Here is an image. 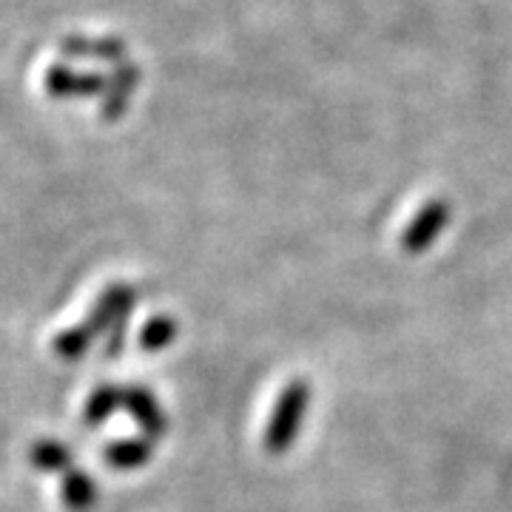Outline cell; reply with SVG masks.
<instances>
[{"instance_id": "1", "label": "cell", "mask_w": 512, "mask_h": 512, "mask_svg": "<svg viewBox=\"0 0 512 512\" xmlns=\"http://www.w3.org/2000/svg\"><path fill=\"white\" fill-rule=\"evenodd\" d=\"M308 404H311V387L305 382H291L282 390V396L274 407V416H271L268 430H265V447L271 453H285L296 441Z\"/></svg>"}, {"instance_id": "2", "label": "cell", "mask_w": 512, "mask_h": 512, "mask_svg": "<svg viewBox=\"0 0 512 512\" xmlns=\"http://www.w3.org/2000/svg\"><path fill=\"white\" fill-rule=\"evenodd\" d=\"M123 407L131 413V419L137 421V427L143 430L146 439H160V436H163L168 421H165L157 399L148 393L146 387H137V384H134V387H126V390H123Z\"/></svg>"}, {"instance_id": "3", "label": "cell", "mask_w": 512, "mask_h": 512, "mask_svg": "<svg viewBox=\"0 0 512 512\" xmlns=\"http://www.w3.org/2000/svg\"><path fill=\"white\" fill-rule=\"evenodd\" d=\"M134 302H137V293H134V288H126V285H111L109 291L97 299V305H94L92 313H89V322H86V325L94 330V336H97V333H109L111 325H114L117 319L131 316V311H134Z\"/></svg>"}, {"instance_id": "4", "label": "cell", "mask_w": 512, "mask_h": 512, "mask_svg": "<svg viewBox=\"0 0 512 512\" xmlns=\"http://www.w3.org/2000/svg\"><path fill=\"white\" fill-rule=\"evenodd\" d=\"M60 493H63V504L72 512H89L97 501V487L89 478V473H80V470H69L63 484H60Z\"/></svg>"}, {"instance_id": "5", "label": "cell", "mask_w": 512, "mask_h": 512, "mask_svg": "<svg viewBox=\"0 0 512 512\" xmlns=\"http://www.w3.org/2000/svg\"><path fill=\"white\" fill-rule=\"evenodd\" d=\"M148 458H151V444L148 439H126L114 441L106 450V461L117 470H134V467H143Z\"/></svg>"}, {"instance_id": "6", "label": "cell", "mask_w": 512, "mask_h": 512, "mask_svg": "<svg viewBox=\"0 0 512 512\" xmlns=\"http://www.w3.org/2000/svg\"><path fill=\"white\" fill-rule=\"evenodd\" d=\"M123 407V390H117L114 384H103V387H97L92 396H89V402H86V424H103V421L111 419V413L114 410H120Z\"/></svg>"}, {"instance_id": "7", "label": "cell", "mask_w": 512, "mask_h": 512, "mask_svg": "<svg viewBox=\"0 0 512 512\" xmlns=\"http://www.w3.org/2000/svg\"><path fill=\"white\" fill-rule=\"evenodd\" d=\"M29 461L43 473H63L72 464V453L60 441H37L32 453H29Z\"/></svg>"}, {"instance_id": "8", "label": "cell", "mask_w": 512, "mask_h": 512, "mask_svg": "<svg viewBox=\"0 0 512 512\" xmlns=\"http://www.w3.org/2000/svg\"><path fill=\"white\" fill-rule=\"evenodd\" d=\"M92 339H94V330L89 325H77V328L63 330L60 336L55 339V353L60 359H66V362H72V359H80L86 350L92 348Z\"/></svg>"}, {"instance_id": "9", "label": "cell", "mask_w": 512, "mask_h": 512, "mask_svg": "<svg viewBox=\"0 0 512 512\" xmlns=\"http://www.w3.org/2000/svg\"><path fill=\"white\" fill-rule=\"evenodd\" d=\"M174 336H177V322L171 316H154L140 330V348L151 350V353L163 350L174 342Z\"/></svg>"}, {"instance_id": "10", "label": "cell", "mask_w": 512, "mask_h": 512, "mask_svg": "<svg viewBox=\"0 0 512 512\" xmlns=\"http://www.w3.org/2000/svg\"><path fill=\"white\" fill-rule=\"evenodd\" d=\"M128 319L131 316H123V319H117L109 330V345H106V353L109 356H120L123 348H126V330H128Z\"/></svg>"}]
</instances>
